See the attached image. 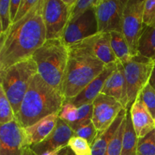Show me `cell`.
Returning <instances> with one entry per match:
<instances>
[{
  "instance_id": "1",
  "label": "cell",
  "mask_w": 155,
  "mask_h": 155,
  "mask_svg": "<svg viewBox=\"0 0 155 155\" xmlns=\"http://www.w3.org/2000/svg\"><path fill=\"white\" fill-rule=\"evenodd\" d=\"M45 0H38L31 10L0 35V71L31 58L47 40L43 20Z\"/></svg>"
},
{
  "instance_id": "2",
  "label": "cell",
  "mask_w": 155,
  "mask_h": 155,
  "mask_svg": "<svg viewBox=\"0 0 155 155\" xmlns=\"http://www.w3.org/2000/svg\"><path fill=\"white\" fill-rule=\"evenodd\" d=\"M64 101L61 92L36 74L24 95L16 120L22 128H27L45 117L60 111Z\"/></svg>"
},
{
  "instance_id": "3",
  "label": "cell",
  "mask_w": 155,
  "mask_h": 155,
  "mask_svg": "<svg viewBox=\"0 0 155 155\" xmlns=\"http://www.w3.org/2000/svg\"><path fill=\"white\" fill-rule=\"evenodd\" d=\"M68 47L69 56L61 91L65 100L80 94L101 74L106 65L86 47L77 44Z\"/></svg>"
},
{
  "instance_id": "4",
  "label": "cell",
  "mask_w": 155,
  "mask_h": 155,
  "mask_svg": "<svg viewBox=\"0 0 155 155\" xmlns=\"http://www.w3.org/2000/svg\"><path fill=\"white\" fill-rule=\"evenodd\" d=\"M68 56L69 47L62 39H47L32 56L37 67L38 74L48 85L61 92Z\"/></svg>"
},
{
  "instance_id": "5",
  "label": "cell",
  "mask_w": 155,
  "mask_h": 155,
  "mask_svg": "<svg viewBox=\"0 0 155 155\" xmlns=\"http://www.w3.org/2000/svg\"><path fill=\"white\" fill-rule=\"evenodd\" d=\"M36 74L37 67L32 58L0 71V86L11 103L15 117L19 112L24 95Z\"/></svg>"
},
{
  "instance_id": "6",
  "label": "cell",
  "mask_w": 155,
  "mask_h": 155,
  "mask_svg": "<svg viewBox=\"0 0 155 155\" xmlns=\"http://www.w3.org/2000/svg\"><path fill=\"white\" fill-rule=\"evenodd\" d=\"M77 2V0H45L43 20L47 39H63Z\"/></svg>"
},
{
  "instance_id": "7",
  "label": "cell",
  "mask_w": 155,
  "mask_h": 155,
  "mask_svg": "<svg viewBox=\"0 0 155 155\" xmlns=\"http://www.w3.org/2000/svg\"><path fill=\"white\" fill-rule=\"evenodd\" d=\"M145 0H127L122 20V33L127 39L133 57L139 55V42L144 30Z\"/></svg>"
},
{
  "instance_id": "8",
  "label": "cell",
  "mask_w": 155,
  "mask_h": 155,
  "mask_svg": "<svg viewBox=\"0 0 155 155\" xmlns=\"http://www.w3.org/2000/svg\"><path fill=\"white\" fill-rule=\"evenodd\" d=\"M154 64V61L140 55L123 64L127 86V110H130L138 95L149 82Z\"/></svg>"
},
{
  "instance_id": "9",
  "label": "cell",
  "mask_w": 155,
  "mask_h": 155,
  "mask_svg": "<svg viewBox=\"0 0 155 155\" xmlns=\"http://www.w3.org/2000/svg\"><path fill=\"white\" fill-rule=\"evenodd\" d=\"M127 0H98L95 10L99 33H122V20Z\"/></svg>"
},
{
  "instance_id": "10",
  "label": "cell",
  "mask_w": 155,
  "mask_h": 155,
  "mask_svg": "<svg viewBox=\"0 0 155 155\" xmlns=\"http://www.w3.org/2000/svg\"><path fill=\"white\" fill-rule=\"evenodd\" d=\"M92 104V121L98 133H102L107 130L116 120L121 110L125 109L117 100L102 93L98 95Z\"/></svg>"
},
{
  "instance_id": "11",
  "label": "cell",
  "mask_w": 155,
  "mask_h": 155,
  "mask_svg": "<svg viewBox=\"0 0 155 155\" xmlns=\"http://www.w3.org/2000/svg\"><path fill=\"white\" fill-rule=\"evenodd\" d=\"M98 33V21L94 7L86 11L77 20L69 23L62 39L68 46H71Z\"/></svg>"
},
{
  "instance_id": "12",
  "label": "cell",
  "mask_w": 155,
  "mask_h": 155,
  "mask_svg": "<svg viewBox=\"0 0 155 155\" xmlns=\"http://www.w3.org/2000/svg\"><path fill=\"white\" fill-rule=\"evenodd\" d=\"M26 147L24 130L17 120L0 125V155H22Z\"/></svg>"
},
{
  "instance_id": "13",
  "label": "cell",
  "mask_w": 155,
  "mask_h": 155,
  "mask_svg": "<svg viewBox=\"0 0 155 155\" xmlns=\"http://www.w3.org/2000/svg\"><path fill=\"white\" fill-rule=\"evenodd\" d=\"M74 136V131L71 127L59 118L52 132L43 141L30 148L36 155H44L67 146Z\"/></svg>"
},
{
  "instance_id": "14",
  "label": "cell",
  "mask_w": 155,
  "mask_h": 155,
  "mask_svg": "<svg viewBox=\"0 0 155 155\" xmlns=\"http://www.w3.org/2000/svg\"><path fill=\"white\" fill-rule=\"evenodd\" d=\"M117 63L106 64L101 74L98 76L92 83H89L80 94L74 98L66 99L64 102L71 103L77 107H80L85 104H92L98 95L101 93L106 80L116 69Z\"/></svg>"
},
{
  "instance_id": "15",
  "label": "cell",
  "mask_w": 155,
  "mask_h": 155,
  "mask_svg": "<svg viewBox=\"0 0 155 155\" xmlns=\"http://www.w3.org/2000/svg\"><path fill=\"white\" fill-rule=\"evenodd\" d=\"M110 34L108 33H99L86 38L77 45L86 47L105 64L118 62L111 47Z\"/></svg>"
},
{
  "instance_id": "16",
  "label": "cell",
  "mask_w": 155,
  "mask_h": 155,
  "mask_svg": "<svg viewBox=\"0 0 155 155\" xmlns=\"http://www.w3.org/2000/svg\"><path fill=\"white\" fill-rule=\"evenodd\" d=\"M132 124L138 138H142L155 130L154 119L141 98L140 94L130 110Z\"/></svg>"
},
{
  "instance_id": "17",
  "label": "cell",
  "mask_w": 155,
  "mask_h": 155,
  "mask_svg": "<svg viewBox=\"0 0 155 155\" xmlns=\"http://www.w3.org/2000/svg\"><path fill=\"white\" fill-rule=\"evenodd\" d=\"M101 93L117 100L125 109L127 108V86L124 75V67L120 62L117 63V68L106 80Z\"/></svg>"
},
{
  "instance_id": "18",
  "label": "cell",
  "mask_w": 155,
  "mask_h": 155,
  "mask_svg": "<svg viewBox=\"0 0 155 155\" xmlns=\"http://www.w3.org/2000/svg\"><path fill=\"white\" fill-rule=\"evenodd\" d=\"M59 112L48 115L27 128H23L26 146L39 143L52 132L59 119Z\"/></svg>"
},
{
  "instance_id": "19",
  "label": "cell",
  "mask_w": 155,
  "mask_h": 155,
  "mask_svg": "<svg viewBox=\"0 0 155 155\" xmlns=\"http://www.w3.org/2000/svg\"><path fill=\"white\" fill-rule=\"evenodd\" d=\"M127 110L123 109L113 124L102 133H98L92 145V155H105L109 143L127 117Z\"/></svg>"
},
{
  "instance_id": "20",
  "label": "cell",
  "mask_w": 155,
  "mask_h": 155,
  "mask_svg": "<svg viewBox=\"0 0 155 155\" xmlns=\"http://www.w3.org/2000/svg\"><path fill=\"white\" fill-rule=\"evenodd\" d=\"M111 47L117 59L122 64L129 63L134 59L130 51V46L124 34L120 32L110 33Z\"/></svg>"
},
{
  "instance_id": "21",
  "label": "cell",
  "mask_w": 155,
  "mask_h": 155,
  "mask_svg": "<svg viewBox=\"0 0 155 155\" xmlns=\"http://www.w3.org/2000/svg\"><path fill=\"white\" fill-rule=\"evenodd\" d=\"M138 51L139 55L155 63V27H144Z\"/></svg>"
},
{
  "instance_id": "22",
  "label": "cell",
  "mask_w": 155,
  "mask_h": 155,
  "mask_svg": "<svg viewBox=\"0 0 155 155\" xmlns=\"http://www.w3.org/2000/svg\"><path fill=\"white\" fill-rule=\"evenodd\" d=\"M138 139L139 138L136 136V133L132 124L130 114L127 110L121 155H137Z\"/></svg>"
},
{
  "instance_id": "23",
  "label": "cell",
  "mask_w": 155,
  "mask_h": 155,
  "mask_svg": "<svg viewBox=\"0 0 155 155\" xmlns=\"http://www.w3.org/2000/svg\"><path fill=\"white\" fill-rule=\"evenodd\" d=\"M16 120L11 103L2 87L0 86V125L9 124Z\"/></svg>"
},
{
  "instance_id": "24",
  "label": "cell",
  "mask_w": 155,
  "mask_h": 155,
  "mask_svg": "<svg viewBox=\"0 0 155 155\" xmlns=\"http://www.w3.org/2000/svg\"><path fill=\"white\" fill-rule=\"evenodd\" d=\"M137 155H155V130L144 137L139 138Z\"/></svg>"
},
{
  "instance_id": "25",
  "label": "cell",
  "mask_w": 155,
  "mask_h": 155,
  "mask_svg": "<svg viewBox=\"0 0 155 155\" xmlns=\"http://www.w3.org/2000/svg\"><path fill=\"white\" fill-rule=\"evenodd\" d=\"M126 118H127V117H126ZM126 118L123 121L117 131L116 132L114 137L110 140L108 147L107 148V151H106L105 155H121L123 138H124V133L126 126Z\"/></svg>"
},
{
  "instance_id": "26",
  "label": "cell",
  "mask_w": 155,
  "mask_h": 155,
  "mask_svg": "<svg viewBox=\"0 0 155 155\" xmlns=\"http://www.w3.org/2000/svg\"><path fill=\"white\" fill-rule=\"evenodd\" d=\"M74 136H79L86 139L92 146L98 134V130L95 128L92 121H89L82 124L74 131Z\"/></svg>"
},
{
  "instance_id": "27",
  "label": "cell",
  "mask_w": 155,
  "mask_h": 155,
  "mask_svg": "<svg viewBox=\"0 0 155 155\" xmlns=\"http://www.w3.org/2000/svg\"><path fill=\"white\" fill-rule=\"evenodd\" d=\"M68 145L76 155H92V146L81 137L74 136L70 139Z\"/></svg>"
},
{
  "instance_id": "28",
  "label": "cell",
  "mask_w": 155,
  "mask_h": 155,
  "mask_svg": "<svg viewBox=\"0 0 155 155\" xmlns=\"http://www.w3.org/2000/svg\"><path fill=\"white\" fill-rule=\"evenodd\" d=\"M10 2V0L0 1V35L5 34L12 25L9 11Z\"/></svg>"
},
{
  "instance_id": "29",
  "label": "cell",
  "mask_w": 155,
  "mask_h": 155,
  "mask_svg": "<svg viewBox=\"0 0 155 155\" xmlns=\"http://www.w3.org/2000/svg\"><path fill=\"white\" fill-rule=\"evenodd\" d=\"M77 114L78 107L71 103L64 102L59 112V118L71 127L77 120Z\"/></svg>"
},
{
  "instance_id": "30",
  "label": "cell",
  "mask_w": 155,
  "mask_h": 155,
  "mask_svg": "<svg viewBox=\"0 0 155 155\" xmlns=\"http://www.w3.org/2000/svg\"><path fill=\"white\" fill-rule=\"evenodd\" d=\"M140 96L142 101L146 106L147 109L151 116L155 117V90L152 86L149 84V83L145 86L142 92H140Z\"/></svg>"
},
{
  "instance_id": "31",
  "label": "cell",
  "mask_w": 155,
  "mask_h": 155,
  "mask_svg": "<svg viewBox=\"0 0 155 155\" xmlns=\"http://www.w3.org/2000/svg\"><path fill=\"white\" fill-rule=\"evenodd\" d=\"M93 114V104H88L78 107V114L76 122L71 127L73 131L78 127L86 122L91 121L92 119Z\"/></svg>"
},
{
  "instance_id": "32",
  "label": "cell",
  "mask_w": 155,
  "mask_h": 155,
  "mask_svg": "<svg viewBox=\"0 0 155 155\" xmlns=\"http://www.w3.org/2000/svg\"><path fill=\"white\" fill-rule=\"evenodd\" d=\"M98 0H77L71 12L70 23L77 20L91 8L95 7Z\"/></svg>"
},
{
  "instance_id": "33",
  "label": "cell",
  "mask_w": 155,
  "mask_h": 155,
  "mask_svg": "<svg viewBox=\"0 0 155 155\" xmlns=\"http://www.w3.org/2000/svg\"><path fill=\"white\" fill-rule=\"evenodd\" d=\"M143 23L145 27H155V0H146L144 8Z\"/></svg>"
},
{
  "instance_id": "34",
  "label": "cell",
  "mask_w": 155,
  "mask_h": 155,
  "mask_svg": "<svg viewBox=\"0 0 155 155\" xmlns=\"http://www.w3.org/2000/svg\"><path fill=\"white\" fill-rule=\"evenodd\" d=\"M37 2L38 0H21L19 10H18V14H17L16 18H15L13 24L22 19L31 10L32 8L37 3Z\"/></svg>"
},
{
  "instance_id": "35",
  "label": "cell",
  "mask_w": 155,
  "mask_h": 155,
  "mask_svg": "<svg viewBox=\"0 0 155 155\" xmlns=\"http://www.w3.org/2000/svg\"><path fill=\"white\" fill-rule=\"evenodd\" d=\"M21 2V0H13V1L10 2L9 11H10L11 20H12V24H13L15 18H16V15L17 14H18V10H19Z\"/></svg>"
},
{
  "instance_id": "36",
  "label": "cell",
  "mask_w": 155,
  "mask_h": 155,
  "mask_svg": "<svg viewBox=\"0 0 155 155\" xmlns=\"http://www.w3.org/2000/svg\"><path fill=\"white\" fill-rule=\"evenodd\" d=\"M70 148L68 145L64 147H62V148H58V149L55 150L54 151H51V152L48 153V154H45L44 155H67V154L69 151Z\"/></svg>"
},
{
  "instance_id": "37",
  "label": "cell",
  "mask_w": 155,
  "mask_h": 155,
  "mask_svg": "<svg viewBox=\"0 0 155 155\" xmlns=\"http://www.w3.org/2000/svg\"><path fill=\"white\" fill-rule=\"evenodd\" d=\"M148 83H149V84L152 86L153 89L155 90V64L154 66V68H153L152 73H151V77H150Z\"/></svg>"
},
{
  "instance_id": "38",
  "label": "cell",
  "mask_w": 155,
  "mask_h": 155,
  "mask_svg": "<svg viewBox=\"0 0 155 155\" xmlns=\"http://www.w3.org/2000/svg\"><path fill=\"white\" fill-rule=\"evenodd\" d=\"M22 155H36V154L32 151V149L30 148V147L27 146L24 148Z\"/></svg>"
},
{
  "instance_id": "39",
  "label": "cell",
  "mask_w": 155,
  "mask_h": 155,
  "mask_svg": "<svg viewBox=\"0 0 155 155\" xmlns=\"http://www.w3.org/2000/svg\"><path fill=\"white\" fill-rule=\"evenodd\" d=\"M67 155H76V154H74V153L72 151H71V148H70L69 151H68V154H67Z\"/></svg>"
},
{
  "instance_id": "40",
  "label": "cell",
  "mask_w": 155,
  "mask_h": 155,
  "mask_svg": "<svg viewBox=\"0 0 155 155\" xmlns=\"http://www.w3.org/2000/svg\"><path fill=\"white\" fill-rule=\"evenodd\" d=\"M154 122H155V117H154Z\"/></svg>"
}]
</instances>
